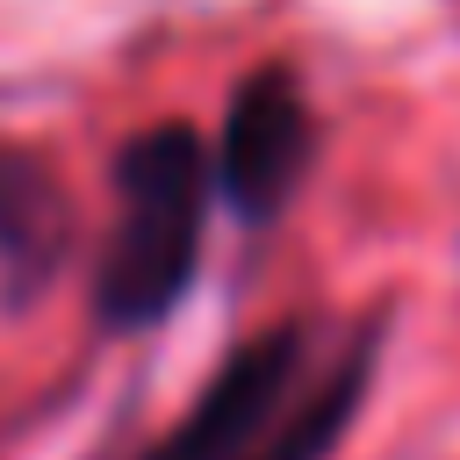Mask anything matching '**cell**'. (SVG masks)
<instances>
[{"label": "cell", "mask_w": 460, "mask_h": 460, "mask_svg": "<svg viewBox=\"0 0 460 460\" xmlns=\"http://www.w3.org/2000/svg\"><path fill=\"white\" fill-rule=\"evenodd\" d=\"M316 158V115H309V93L295 86L288 65H266L252 72L237 93H230V115H223V137L208 151V180L216 194L244 216V223H266L288 208V194L302 187Z\"/></svg>", "instance_id": "cell-3"}, {"label": "cell", "mask_w": 460, "mask_h": 460, "mask_svg": "<svg viewBox=\"0 0 460 460\" xmlns=\"http://www.w3.org/2000/svg\"><path fill=\"white\" fill-rule=\"evenodd\" d=\"M374 352L381 323H352L345 338L273 323L208 374V388L144 460H331L367 402Z\"/></svg>", "instance_id": "cell-1"}, {"label": "cell", "mask_w": 460, "mask_h": 460, "mask_svg": "<svg viewBox=\"0 0 460 460\" xmlns=\"http://www.w3.org/2000/svg\"><path fill=\"white\" fill-rule=\"evenodd\" d=\"M65 252H72V201L58 172L36 151L0 144V295L36 302L58 280Z\"/></svg>", "instance_id": "cell-4"}, {"label": "cell", "mask_w": 460, "mask_h": 460, "mask_svg": "<svg viewBox=\"0 0 460 460\" xmlns=\"http://www.w3.org/2000/svg\"><path fill=\"white\" fill-rule=\"evenodd\" d=\"M208 144L187 122H158L129 137L115 165V223L93 266V316L108 331H151L180 309L201 273L208 230Z\"/></svg>", "instance_id": "cell-2"}]
</instances>
